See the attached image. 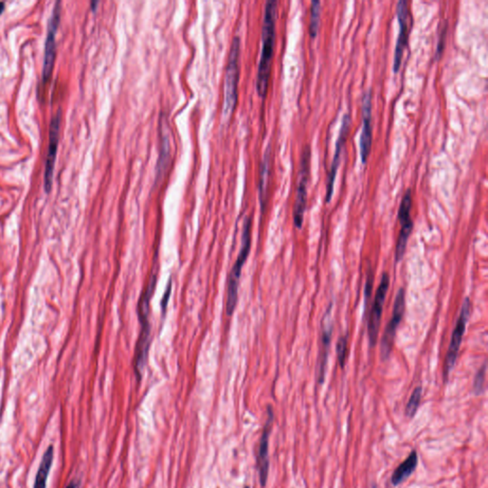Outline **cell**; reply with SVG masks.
<instances>
[{
  "mask_svg": "<svg viewBox=\"0 0 488 488\" xmlns=\"http://www.w3.org/2000/svg\"><path fill=\"white\" fill-rule=\"evenodd\" d=\"M310 158H311V150L309 145L304 147L301 153L300 171H298V183L297 196L294 204V223L297 228H301L303 223L304 212H306L307 202V186L309 180Z\"/></svg>",
  "mask_w": 488,
  "mask_h": 488,
  "instance_id": "cell-5",
  "label": "cell"
},
{
  "mask_svg": "<svg viewBox=\"0 0 488 488\" xmlns=\"http://www.w3.org/2000/svg\"><path fill=\"white\" fill-rule=\"evenodd\" d=\"M372 93H364L363 98V128L360 138V155L361 163H366L372 147Z\"/></svg>",
  "mask_w": 488,
  "mask_h": 488,
  "instance_id": "cell-13",
  "label": "cell"
},
{
  "mask_svg": "<svg viewBox=\"0 0 488 488\" xmlns=\"http://www.w3.org/2000/svg\"><path fill=\"white\" fill-rule=\"evenodd\" d=\"M397 18L399 22V35H397L396 47H395L394 53V72L397 73L400 69V66L402 64V56H404V51L407 45L408 41V19H409V8H408V2L407 0H400L397 4Z\"/></svg>",
  "mask_w": 488,
  "mask_h": 488,
  "instance_id": "cell-10",
  "label": "cell"
},
{
  "mask_svg": "<svg viewBox=\"0 0 488 488\" xmlns=\"http://www.w3.org/2000/svg\"><path fill=\"white\" fill-rule=\"evenodd\" d=\"M389 282H390V279H389L388 274L383 273L380 286L378 288L377 293H376L375 301L374 303H373L368 322V336L371 347H375L376 344H377L380 320H382L383 304H385L386 294H388Z\"/></svg>",
  "mask_w": 488,
  "mask_h": 488,
  "instance_id": "cell-9",
  "label": "cell"
},
{
  "mask_svg": "<svg viewBox=\"0 0 488 488\" xmlns=\"http://www.w3.org/2000/svg\"><path fill=\"white\" fill-rule=\"evenodd\" d=\"M413 230V221H408V223L402 224L401 232H400L399 238H397L396 245V262H400L404 257L405 249H407L408 238H409L411 232Z\"/></svg>",
  "mask_w": 488,
  "mask_h": 488,
  "instance_id": "cell-19",
  "label": "cell"
},
{
  "mask_svg": "<svg viewBox=\"0 0 488 488\" xmlns=\"http://www.w3.org/2000/svg\"><path fill=\"white\" fill-rule=\"evenodd\" d=\"M351 125V117L349 114H345L342 117L341 129H339V138L336 142V150L332 161L330 171H329L327 183H326V202H330L334 193L337 172H338L339 163H341L342 152L347 142L348 132Z\"/></svg>",
  "mask_w": 488,
  "mask_h": 488,
  "instance_id": "cell-11",
  "label": "cell"
},
{
  "mask_svg": "<svg viewBox=\"0 0 488 488\" xmlns=\"http://www.w3.org/2000/svg\"><path fill=\"white\" fill-rule=\"evenodd\" d=\"M170 293H171V284H170L169 282L168 287H167L165 294H164V296H165V298H163V304H161V306H163V310H165L167 303H168Z\"/></svg>",
  "mask_w": 488,
  "mask_h": 488,
  "instance_id": "cell-28",
  "label": "cell"
},
{
  "mask_svg": "<svg viewBox=\"0 0 488 488\" xmlns=\"http://www.w3.org/2000/svg\"><path fill=\"white\" fill-rule=\"evenodd\" d=\"M320 9H322V4L319 0H313L311 2V8H310V23L309 33L311 37H316L318 31H319L320 19Z\"/></svg>",
  "mask_w": 488,
  "mask_h": 488,
  "instance_id": "cell-22",
  "label": "cell"
},
{
  "mask_svg": "<svg viewBox=\"0 0 488 488\" xmlns=\"http://www.w3.org/2000/svg\"><path fill=\"white\" fill-rule=\"evenodd\" d=\"M485 371H487V364H484L480 368L479 372L477 373L475 380H474L473 390L476 395L482 394V390H484Z\"/></svg>",
  "mask_w": 488,
  "mask_h": 488,
  "instance_id": "cell-24",
  "label": "cell"
},
{
  "mask_svg": "<svg viewBox=\"0 0 488 488\" xmlns=\"http://www.w3.org/2000/svg\"><path fill=\"white\" fill-rule=\"evenodd\" d=\"M60 117H62V115H60V110H59L56 116L52 120L50 125V141H49L45 175H44V185H45V190L47 193L51 191L52 183H53L54 161H56L57 145H59Z\"/></svg>",
  "mask_w": 488,
  "mask_h": 488,
  "instance_id": "cell-14",
  "label": "cell"
},
{
  "mask_svg": "<svg viewBox=\"0 0 488 488\" xmlns=\"http://www.w3.org/2000/svg\"><path fill=\"white\" fill-rule=\"evenodd\" d=\"M422 391H423V389H422L421 386H418L413 391L412 395H411L409 401H408L407 407H405V415L408 418L412 419L416 415L419 404H421Z\"/></svg>",
  "mask_w": 488,
  "mask_h": 488,
  "instance_id": "cell-23",
  "label": "cell"
},
{
  "mask_svg": "<svg viewBox=\"0 0 488 488\" xmlns=\"http://www.w3.org/2000/svg\"><path fill=\"white\" fill-rule=\"evenodd\" d=\"M161 125H163V129H161V134H163V138H161V141H163L161 148H163V150H161L160 161H158V175L163 171V169L165 168L166 163H168L170 149H171V148H170V139L168 138L169 133L168 131H167L168 130V127H167L166 123L161 122Z\"/></svg>",
  "mask_w": 488,
  "mask_h": 488,
  "instance_id": "cell-20",
  "label": "cell"
},
{
  "mask_svg": "<svg viewBox=\"0 0 488 488\" xmlns=\"http://www.w3.org/2000/svg\"><path fill=\"white\" fill-rule=\"evenodd\" d=\"M373 279H374V275H373V271H372L371 268H370V269L368 271V274H367V279H366V303L369 300L370 295H371L372 286H373Z\"/></svg>",
  "mask_w": 488,
  "mask_h": 488,
  "instance_id": "cell-26",
  "label": "cell"
},
{
  "mask_svg": "<svg viewBox=\"0 0 488 488\" xmlns=\"http://www.w3.org/2000/svg\"><path fill=\"white\" fill-rule=\"evenodd\" d=\"M251 248V219H246L244 221L243 236H241V248L237 260L233 266L231 273L228 279V287H227V314L234 313L236 306L238 303V284L241 276V271L248 260L249 252Z\"/></svg>",
  "mask_w": 488,
  "mask_h": 488,
  "instance_id": "cell-3",
  "label": "cell"
},
{
  "mask_svg": "<svg viewBox=\"0 0 488 488\" xmlns=\"http://www.w3.org/2000/svg\"><path fill=\"white\" fill-rule=\"evenodd\" d=\"M59 4V2H57L48 24L47 38H46L45 43V56H44L43 63L42 79L44 85L48 84L52 78V74H53L54 59H56V35L60 21Z\"/></svg>",
  "mask_w": 488,
  "mask_h": 488,
  "instance_id": "cell-8",
  "label": "cell"
},
{
  "mask_svg": "<svg viewBox=\"0 0 488 488\" xmlns=\"http://www.w3.org/2000/svg\"><path fill=\"white\" fill-rule=\"evenodd\" d=\"M5 8V5L4 2H0V15H1L2 13H4Z\"/></svg>",
  "mask_w": 488,
  "mask_h": 488,
  "instance_id": "cell-30",
  "label": "cell"
},
{
  "mask_svg": "<svg viewBox=\"0 0 488 488\" xmlns=\"http://www.w3.org/2000/svg\"><path fill=\"white\" fill-rule=\"evenodd\" d=\"M244 488H250V487H244Z\"/></svg>",
  "mask_w": 488,
  "mask_h": 488,
  "instance_id": "cell-31",
  "label": "cell"
},
{
  "mask_svg": "<svg viewBox=\"0 0 488 488\" xmlns=\"http://www.w3.org/2000/svg\"><path fill=\"white\" fill-rule=\"evenodd\" d=\"M277 15L278 2L275 0L266 2L262 23V50L257 76V91L262 98L265 97L269 83L271 65L275 48Z\"/></svg>",
  "mask_w": 488,
  "mask_h": 488,
  "instance_id": "cell-1",
  "label": "cell"
},
{
  "mask_svg": "<svg viewBox=\"0 0 488 488\" xmlns=\"http://www.w3.org/2000/svg\"><path fill=\"white\" fill-rule=\"evenodd\" d=\"M327 323L323 325L322 335V345H320V354L319 361V369H318V379L320 385L325 382L326 363H327V355L329 344L331 341L332 325L329 323V318H326Z\"/></svg>",
  "mask_w": 488,
  "mask_h": 488,
  "instance_id": "cell-16",
  "label": "cell"
},
{
  "mask_svg": "<svg viewBox=\"0 0 488 488\" xmlns=\"http://www.w3.org/2000/svg\"><path fill=\"white\" fill-rule=\"evenodd\" d=\"M411 207H412V191L411 189H407L404 197H402L401 205H400L399 213H397V219H399L401 224L408 223L412 221L410 216Z\"/></svg>",
  "mask_w": 488,
  "mask_h": 488,
  "instance_id": "cell-21",
  "label": "cell"
},
{
  "mask_svg": "<svg viewBox=\"0 0 488 488\" xmlns=\"http://www.w3.org/2000/svg\"><path fill=\"white\" fill-rule=\"evenodd\" d=\"M274 414L272 408L268 407V419L266 421L262 438H260L259 451H257V468L259 471L260 485L265 487L267 482L268 473H269V438Z\"/></svg>",
  "mask_w": 488,
  "mask_h": 488,
  "instance_id": "cell-12",
  "label": "cell"
},
{
  "mask_svg": "<svg viewBox=\"0 0 488 488\" xmlns=\"http://www.w3.org/2000/svg\"><path fill=\"white\" fill-rule=\"evenodd\" d=\"M66 488H79V484L76 482H71Z\"/></svg>",
  "mask_w": 488,
  "mask_h": 488,
  "instance_id": "cell-29",
  "label": "cell"
},
{
  "mask_svg": "<svg viewBox=\"0 0 488 488\" xmlns=\"http://www.w3.org/2000/svg\"><path fill=\"white\" fill-rule=\"evenodd\" d=\"M418 454H417L415 451H413L409 454V456L394 470L391 477L392 484L394 487H397V485H400L407 481L412 475L414 471L416 470L417 467H418Z\"/></svg>",
  "mask_w": 488,
  "mask_h": 488,
  "instance_id": "cell-15",
  "label": "cell"
},
{
  "mask_svg": "<svg viewBox=\"0 0 488 488\" xmlns=\"http://www.w3.org/2000/svg\"><path fill=\"white\" fill-rule=\"evenodd\" d=\"M347 337H341L339 339L338 344H337V354H338V360L339 366L344 368L345 364V358H347Z\"/></svg>",
  "mask_w": 488,
  "mask_h": 488,
  "instance_id": "cell-25",
  "label": "cell"
},
{
  "mask_svg": "<svg viewBox=\"0 0 488 488\" xmlns=\"http://www.w3.org/2000/svg\"><path fill=\"white\" fill-rule=\"evenodd\" d=\"M270 147L266 150L265 157L260 164V197L262 207H265L266 201V191H267V182L269 179L270 171Z\"/></svg>",
  "mask_w": 488,
  "mask_h": 488,
  "instance_id": "cell-18",
  "label": "cell"
},
{
  "mask_svg": "<svg viewBox=\"0 0 488 488\" xmlns=\"http://www.w3.org/2000/svg\"><path fill=\"white\" fill-rule=\"evenodd\" d=\"M471 308H472V306H471L470 300L467 298L463 301L459 320H458L453 333H452L451 344H449L448 354H446L445 370H443V377L446 380H448V375L451 374V370L453 369L455 364H456L463 337L465 335L467 322L470 320Z\"/></svg>",
  "mask_w": 488,
  "mask_h": 488,
  "instance_id": "cell-6",
  "label": "cell"
},
{
  "mask_svg": "<svg viewBox=\"0 0 488 488\" xmlns=\"http://www.w3.org/2000/svg\"><path fill=\"white\" fill-rule=\"evenodd\" d=\"M405 308V290L401 288L397 292L396 300H395L393 315L392 319L386 326L385 333L382 339V344H380V358L383 361L388 360L390 356L392 347H393L395 336H396V331L401 323L402 317H404Z\"/></svg>",
  "mask_w": 488,
  "mask_h": 488,
  "instance_id": "cell-7",
  "label": "cell"
},
{
  "mask_svg": "<svg viewBox=\"0 0 488 488\" xmlns=\"http://www.w3.org/2000/svg\"><path fill=\"white\" fill-rule=\"evenodd\" d=\"M240 40L236 37L232 41L226 70L224 81V106L226 116H230L234 111L238 101V84L240 79Z\"/></svg>",
  "mask_w": 488,
  "mask_h": 488,
  "instance_id": "cell-4",
  "label": "cell"
},
{
  "mask_svg": "<svg viewBox=\"0 0 488 488\" xmlns=\"http://www.w3.org/2000/svg\"><path fill=\"white\" fill-rule=\"evenodd\" d=\"M54 460V446H50L47 451L44 452L42 459H41L40 467H38L37 476H35V481L34 488H46L47 487V481L49 474L53 465Z\"/></svg>",
  "mask_w": 488,
  "mask_h": 488,
  "instance_id": "cell-17",
  "label": "cell"
},
{
  "mask_svg": "<svg viewBox=\"0 0 488 488\" xmlns=\"http://www.w3.org/2000/svg\"><path fill=\"white\" fill-rule=\"evenodd\" d=\"M156 279H152L148 285L146 291L142 294L139 306V316L141 320V330L139 334L138 344L135 351V371L139 379H141L142 372L146 366L148 352H149L151 326L149 322V303L155 289Z\"/></svg>",
  "mask_w": 488,
  "mask_h": 488,
  "instance_id": "cell-2",
  "label": "cell"
},
{
  "mask_svg": "<svg viewBox=\"0 0 488 488\" xmlns=\"http://www.w3.org/2000/svg\"><path fill=\"white\" fill-rule=\"evenodd\" d=\"M446 27H448V25H446V24L445 28H443V30H441V37L440 40H438L437 51H436V54H437V56H440L441 52H443V47H445Z\"/></svg>",
  "mask_w": 488,
  "mask_h": 488,
  "instance_id": "cell-27",
  "label": "cell"
}]
</instances>
